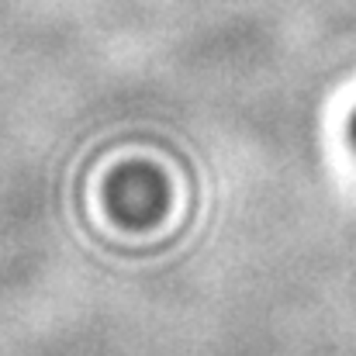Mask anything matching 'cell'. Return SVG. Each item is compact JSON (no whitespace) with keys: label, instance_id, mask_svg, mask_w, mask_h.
Here are the masks:
<instances>
[{"label":"cell","instance_id":"1","mask_svg":"<svg viewBox=\"0 0 356 356\" xmlns=\"http://www.w3.org/2000/svg\"><path fill=\"white\" fill-rule=\"evenodd\" d=\"M346 138H350V145H353V152H356V111L350 115V124H346Z\"/></svg>","mask_w":356,"mask_h":356}]
</instances>
